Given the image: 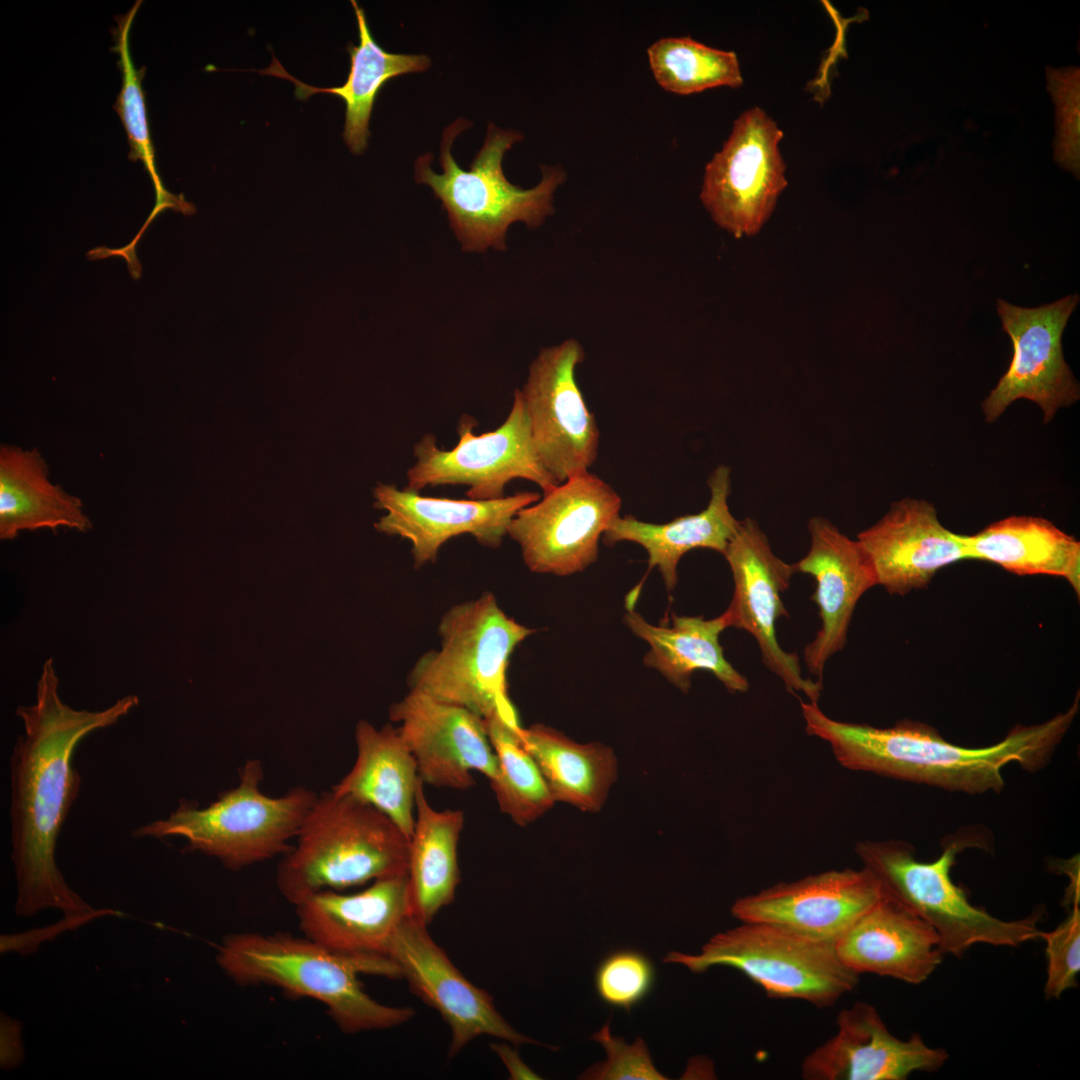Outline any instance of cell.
<instances>
[{
  "label": "cell",
  "mask_w": 1080,
  "mask_h": 1080,
  "mask_svg": "<svg viewBox=\"0 0 1080 1080\" xmlns=\"http://www.w3.org/2000/svg\"><path fill=\"white\" fill-rule=\"evenodd\" d=\"M419 781L415 794L416 817L410 839L408 879L412 916L429 925L450 905L460 881L458 841L464 826L461 810H436Z\"/></svg>",
  "instance_id": "32"
},
{
  "label": "cell",
  "mask_w": 1080,
  "mask_h": 1080,
  "mask_svg": "<svg viewBox=\"0 0 1080 1080\" xmlns=\"http://www.w3.org/2000/svg\"><path fill=\"white\" fill-rule=\"evenodd\" d=\"M373 494L374 506L386 511L375 528L409 540L417 568L435 562L444 543L463 534L484 547H499L517 512L541 498L530 491L496 500L438 498L386 484L376 486Z\"/></svg>",
  "instance_id": "19"
},
{
  "label": "cell",
  "mask_w": 1080,
  "mask_h": 1080,
  "mask_svg": "<svg viewBox=\"0 0 1080 1080\" xmlns=\"http://www.w3.org/2000/svg\"><path fill=\"white\" fill-rule=\"evenodd\" d=\"M732 572L734 593L726 609L731 627L747 631L756 640L763 664L783 682L786 690L802 692L818 703L822 682L802 675L796 653L778 643L776 625L789 617L782 594L796 573L794 564L778 557L766 534L751 518L740 520L737 532L722 554Z\"/></svg>",
  "instance_id": "14"
},
{
  "label": "cell",
  "mask_w": 1080,
  "mask_h": 1080,
  "mask_svg": "<svg viewBox=\"0 0 1080 1080\" xmlns=\"http://www.w3.org/2000/svg\"><path fill=\"white\" fill-rule=\"evenodd\" d=\"M356 760L332 788L388 816L410 840L415 824V794L420 778L415 759L397 728L377 729L366 720L355 729Z\"/></svg>",
  "instance_id": "26"
},
{
  "label": "cell",
  "mask_w": 1080,
  "mask_h": 1080,
  "mask_svg": "<svg viewBox=\"0 0 1080 1080\" xmlns=\"http://www.w3.org/2000/svg\"><path fill=\"white\" fill-rule=\"evenodd\" d=\"M841 961L858 973L920 984L941 964L936 931L888 896L861 916L835 943Z\"/></svg>",
  "instance_id": "24"
},
{
  "label": "cell",
  "mask_w": 1080,
  "mask_h": 1080,
  "mask_svg": "<svg viewBox=\"0 0 1080 1080\" xmlns=\"http://www.w3.org/2000/svg\"><path fill=\"white\" fill-rule=\"evenodd\" d=\"M810 546L796 563V573L815 580L811 600L817 605L821 626L804 649L806 667L822 682L828 660L841 651L855 607L862 595L878 585L873 566L857 540L842 533L826 518L808 521Z\"/></svg>",
  "instance_id": "21"
},
{
  "label": "cell",
  "mask_w": 1080,
  "mask_h": 1080,
  "mask_svg": "<svg viewBox=\"0 0 1080 1080\" xmlns=\"http://www.w3.org/2000/svg\"><path fill=\"white\" fill-rule=\"evenodd\" d=\"M982 836L965 832L951 836L941 855L921 861L914 847L901 840H864L855 845L863 867L879 881L884 893L927 922L937 933L944 954L962 956L971 946L984 943L1017 947L1039 938L1040 912L1006 921L973 905L951 877L957 855L982 847Z\"/></svg>",
  "instance_id": "6"
},
{
  "label": "cell",
  "mask_w": 1080,
  "mask_h": 1080,
  "mask_svg": "<svg viewBox=\"0 0 1080 1080\" xmlns=\"http://www.w3.org/2000/svg\"><path fill=\"white\" fill-rule=\"evenodd\" d=\"M1069 916L1054 930L1039 932L1046 942L1047 979L1044 994L1058 999L1066 990L1075 988L1080 972V908L1079 883L1074 885Z\"/></svg>",
  "instance_id": "37"
},
{
  "label": "cell",
  "mask_w": 1080,
  "mask_h": 1080,
  "mask_svg": "<svg viewBox=\"0 0 1080 1080\" xmlns=\"http://www.w3.org/2000/svg\"><path fill=\"white\" fill-rule=\"evenodd\" d=\"M427 926L408 916L397 929L387 956L398 966L410 990L435 1009L449 1026L448 1058L455 1057L468 1043L484 1035L515 1046L540 1044L507 1023L492 996L457 969L430 936Z\"/></svg>",
  "instance_id": "16"
},
{
  "label": "cell",
  "mask_w": 1080,
  "mask_h": 1080,
  "mask_svg": "<svg viewBox=\"0 0 1080 1080\" xmlns=\"http://www.w3.org/2000/svg\"><path fill=\"white\" fill-rule=\"evenodd\" d=\"M1078 701L1043 723L1017 725L998 743L979 748L953 744L918 721L880 728L835 720L818 703L801 701L800 707L806 732L825 741L846 769L978 795L1001 792L1002 770L1011 763L1031 772L1044 768L1073 723Z\"/></svg>",
  "instance_id": "2"
},
{
  "label": "cell",
  "mask_w": 1080,
  "mask_h": 1080,
  "mask_svg": "<svg viewBox=\"0 0 1080 1080\" xmlns=\"http://www.w3.org/2000/svg\"><path fill=\"white\" fill-rule=\"evenodd\" d=\"M141 1H136L124 15L117 16L114 29L115 50L119 56L118 66L122 73V87L114 104V109L122 120L130 145L129 159L141 160L148 171L156 191L155 207L147 219L149 224L164 209L170 208L184 214H191L194 207L183 197L175 196L165 190L155 166V152L147 120L145 94L142 79L145 67L137 70L129 50V33Z\"/></svg>",
  "instance_id": "35"
},
{
  "label": "cell",
  "mask_w": 1080,
  "mask_h": 1080,
  "mask_svg": "<svg viewBox=\"0 0 1080 1080\" xmlns=\"http://www.w3.org/2000/svg\"><path fill=\"white\" fill-rule=\"evenodd\" d=\"M621 506L612 486L587 471L519 510L508 536L518 543L530 571L570 576L597 560L600 539L620 516Z\"/></svg>",
  "instance_id": "12"
},
{
  "label": "cell",
  "mask_w": 1080,
  "mask_h": 1080,
  "mask_svg": "<svg viewBox=\"0 0 1080 1080\" xmlns=\"http://www.w3.org/2000/svg\"><path fill=\"white\" fill-rule=\"evenodd\" d=\"M1049 87L1058 108L1059 162L1073 172L1079 171V93L1078 70L1070 69L1063 74L1050 70Z\"/></svg>",
  "instance_id": "39"
},
{
  "label": "cell",
  "mask_w": 1080,
  "mask_h": 1080,
  "mask_svg": "<svg viewBox=\"0 0 1080 1080\" xmlns=\"http://www.w3.org/2000/svg\"><path fill=\"white\" fill-rule=\"evenodd\" d=\"M25 1060L22 1024L5 1013L0 1015V1067L12 1070Z\"/></svg>",
  "instance_id": "41"
},
{
  "label": "cell",
  "mask_w": 1080,
  "mask_h": 1080,
  "mask_svg": "<svg viewBox=\"0 0 1080 1080\" xmlns=\"http://www.w3.org/2000/svg\"><path fill=\"white\" fill-rule=\"evenodd\" d=\"M591 1039L600 1043L607 1054V1059L590 1067L580 1078L593 1080H665L653 1065L647 1045L642 1038L633 1044H627L622 1038L614 1037L609 1028V1021Z\"/></svg>",
  "instance_id": "38"
},
{
  "label": "cell",
  "mask_w": 1080,
  "mask_h": 1080,
  "mask_svg": "<svg viewBox=\"0 0 1080 1080\" xmlns=\"http://www.w3.org/2000/svg\"><path fill=\"white\" fill-rule=\"evenodd\" d=\"M584 356L575 339L542 349L520 390L535 451L558 484L589 471L598 455L599 428L575 376Z\"/></svg>",
  "instance_id": "13"
},
{
  "label": "cell",
  "mask_w": 1080,
  "mask_h": 1080,
  "mask_svg": "<svg viewBox=\"0 0 1080 1080\" xmlns=\"http://www.w3.org/2000/svg\"><path fill=\"white\" fill-rule=\"evenodd\" d=\"M471 125L469 120L458 118L447 126L440 144L442 173L433 170V155L426 153L415 161L414 178L417 183L429 186L441 201L464 251L484 252L489 247L505 250L511 224L523 222L535 228L553 214L554 193L565 181L566 173L561 166L543 165L542 178L536 186L523 189L510 183L504 175L502 161L523 135L491 122L470 169L460 168L451 147L456 137Z\"/></svg>",
  "instance_id": "4"
},
{
  "label": "cell",
  "mask_w": 1080,
  "mask_h": 1080,
  "mask_svg": "<svg viewBox=\"0 0 1080 1080\" xmlns=\"http://www.w3.org/2000/svg\"><path fill=\"white\" fill-rule=\"evenodd\" d=\"M239 778L237 786L220 793L207 807L181 800L166 818L137 827L133 836L182 837L185 851L214 857L233 871L282 857L292 848L290 842L318 794L295 786L278 797L266 795L260 789L259 760L246 761Z\"/></svg>",
  "instance_id": "7"
},
{
  "label": "cell",
  "mask_w": 1080,
  "mask_h": 1080,
  "mask_svg": "<svg viewBox=\"0 0 1080 1080\" xmlns=\"http://www.w3.org/2000/svg\"><path fill=\"white\" fill-rule=\"evenodd\" d=\"M497 760L490 781L498 806L517 825L526 826L553 807L555 801L522 740L520 724L498 713L484 719Z\"/></svg>",
  "instance_id": "33"
},
{
  "label": "cell",
  "mask_w": 1080,
  "mask_h": 1080,
  "mask_svg": "<svg viewBox=\"0 0 1080 1080\" xmlns=\"http://www.w3.org/2000/svg\"><path fill=\"white\" fill-rule=\"evenodd\" d=\"M969 559L988 561L1017 575L1066 579L1080 593V543L1050 521L1010 516L964 535Z\"/></svg>",
  "instance_id": "30"
},
{
  "label": "cell",
  "mask_w": 1080,
  "mask_h": 1080,
  "mask_svg": "<svg viewBox=\"0 0 1080 1080\" xmlns=\"http://www.w3.org/2000/svg\"><path fill=\"white\" fill-rule=\"evenodd\" d=\"M856 540L873 566L877 584L890 594L922 589L940 569L969 559L964 535L944 527L934 505L925 500L892 503Z\"/></svg>",
  "instance_id": "22"
},
{
  "label": "cell",
  "mask_w": 1080,
  "mask_h": 1080,
  "mask_svg": "<svg viewBox=\"0 0 1080 1080\" xmlns=\"http://www.w3.org/2000/svg\"><path fill=\"white\" fill-rule=\"evenodd\" d=\"M491 1048L506 1066L512 1079H539L520 1059L518 1053L506 1043H491Z\"/></svg>",
  "instance_id": "42"
},
{
  "label": "cell",
  "mask_w": 1080,
  "mask_h": 1080,
  "mask_svg": "<svg viewBox=\"0 0 1080 1080\" xmlns=\"http://www.w3.org/2000/svg\"><path fill=\"white\" fill-rule=\"evenodd\" d=\"M410 840L375 807L331 790L317 795L281 857L276 884L292 905L323 890L343 891L408 874Z\"/></svg>",
  "instance_id": "5"
},
{
  "label": "cell",
  "mask_w": 1080,
  "mask_h": 1080,
  "mask_svg": "<svg viewBox=\"0 0 1080 1080\" xmlns=\"http://www.w3.org/2000/svg\"><path fill=\"white\" fill-rule=\"evenodd\" d=\"M885 893L865 867L829 870L776 883L738 898L731 907L740 922H765L835 944Z\"/></svg>",
  "instance_id": "17"
},
{
  "label": "cell",
  "mask_w": 1080,
  "mask_h": 1080,
  "mask_svg": "<svg viewBox=\"0 0 1080 1080\" xmlns=\"http://www.w3.org/2000/svg\"><path fill=\"white\" fill-rule=\"evenodd\" d=\"M389 718L410 749L418 776L437 788L465 790L480 772L489 782L497 760L485 721L472 711L410 689L389 708Z\"/></svg>",
  "instance_id": "18"
},
{
  "label": "cell",
  "mask_w": 1080,
  "mask_h": 1080,
  "mask_svg": "<svg viewBox=\"0 0 1080 1080\" xmlns=\"http://www.w3.org/2000/svg\"><path fill=\"white\" fill-rule=\"evenodd\" d=\"M66 527L85 532L92 527L81 500L48 478L36 449L0 448V538L12 540L22 531Z\"/></svg>",
  "instance_id": "29"
},
{
  "label": "cell",
  "mask_w": 1080,
  "mask_h": 1080,
  "mask_svg": "<svg viewBox=\"0 0 1080 1080\" xmlns=\"http://www.w3.org/2000/svg\"><path fill=\"white\" fill-rule=\"evenodd\" d=\"M534 632L509 617L490 592L458 603L439 621L440 649L420 656L408 685L483 719L498 713L520 724L507 693L506 671L515 648Z\"/></svg>",
  "instance_id": "8"
},
{
  "label": "cell",
  "mask_w": 1080,
  "mask_h": 1080,
  "mask_svg": "<svg viewBox=\"0 0 1080 1080\" xmlns=\"http://www.w3.org/2000/svg\"><path fill=\"white\" fill-rule=\"evenodd\" d=\"M1079 297L1068 295L1037 308H1023L997 300L1003 330L1013 345L1008 370L982 403L992 423L1018 399L1036 403L1048 423L1061 407L1075 403L1079 385L1062 351V334Z\"/></svg>",
  "instance_id": "15"
},
{
  "label": "cell",
  "mask_w": 1080,
  "mask_h": 1080,
  "mask_svg": "<svg viewBox=\"0 0 1080 1080\" xmlns=\"http://www.w3.org/2000/svg\"><path fill=\"white\" fill-rule=\"evenodd\" d=\"M138 704L136 695H128L100 711L72 708L60 697L54 661L48 658L35 702L18 706L24 733L9 762L17 916L32 917L48 908L67 916L94 909L67 884L55 859L58 836L80 789L72 757L88 734L117 723Z\"/></svg>",
  "instance_id": "1"
},
{
  "label": "cell",
  "mask_w": 1080,
  "mask_h": 1080,
  "mask_svg": "<svg viewBox=\"0 0 1080 1080\" xmlns=\"http://www.w3.org/2000/svg\"><path fill=\"white\" fill-rule=\"evenodd\" d=\"M784 136L761 108L742 112L706 164L700 199L712 220L735 238L755 236L787 187L779 144Z\"/></svg>",
  "instance_id": "11"
},
{
  "label": "cell",
  "mask_w": 1080,
  "mask_h": 1080,
  "mask_svg": "<svg viewBox=\"0 0 1080 1080\" xmlns=\"http://www.w3.org/2000/svg\"><path fill=\"white\" fill-rule=\"evenodd\" d=\"M521 736L555 803L584 812L601 810L618 773L617 758L609 746L578 743L543 724L522 728Z\"/></svg>",
  "instance_id": "31"
},
{
  "label": "cell",
  "mask_w": 1080,
  "mask_h": 1080,
  "mask_svg": "<svg viewBox=\"0 0 1080 1080\" xmlns=\"http://www.w3.org/2000/svg\"><path fill=\"white\" fill-rule=\"evenodd\" d=\"M476 425L472 417L462 416L458 443L450 450L438 448L434 435H424L413 448L416 460L407 470L406 488L419 492L461 484L468 487V499L496 500L506 496V485L514 479L529 480L543 493L558 485L535 451L520 390L498 428L475 435Z\"/></svg>",
  "instance_id": "10"
},
{
  "label": "cell",
  "mask_w": 1080,
  "mask_h": 1080,
  "mask_svg": "<svg viewBox=\"0 0 1080 1080\" xmlns=\"http://www.w3.org/2000/svg\"><path fill=\"white\" fill-rule=\"evenodd\" d=\"M710 499L705 509L677 517L664 524L638 520L632 515L618 516L602 536L606 545L629 541L642 546L648 555L649 569L657 567L668 592L678 582L680 559L696 548L723 554L738 530L740 520L731 513V469L718 465L708 477Z\"/></svg>",
  "instance_id": "25"
},
{
  "label": "cell",
  "mask_w": 1080,
  "mask_h": 1080,
  "mask_svg": "<svg viewBox=\"0 0 1080 1080\" xmlns=\"http://www.w3.org/2000/svg\"><path fill=\"white\" fill-rule=\"evenodd\" d=\"M663 961L697 974L715 966L734 968L771 998L803 1000L818 1008L834 1005L859 982L835 944L765 922H741L714 935L699 954L673 951Z\"/></svg>",
  "instance_id": "9"
},
{
  "label": "cell",
  "mask_w": 1080,
  "mask_h": 1080,
  "mask_svg": "<svg viewBox=\"0 0 1080 1080\" xmlns=\"http://www.w3.org/2000/svg\"><path fill=\"white\" fill-rule=\"evenodd\" d=\"M216 962L239 985H269L320 1002L347 1034L391 1029L415 1015L376 1001L359 981L360 974L401 978L388 956L338 953L304 935L238 932L223 938Z\"/></svg>",
  "instance_id": "3"
},
{
  "label": "cell",
  "mask_w": 1080,
  "mask_h": 1080,
  "mask_svg": "<svg viewBox=\"0 0 1080 1080\" xmlns=\"http://www.w3.org/2000/svg\"><path fill=\"white\" fill-rule=\"evenodd\" d=\"M625 625L650 646L644 664L656 669L683 693L691 687L696 670L713 674L731 693L749 689L747 678L725 658L720 634L731 627L728 612L705 619L702 616L673 614L671 625H653L633 609L623 617Z\"/></svg>",
  "instance_id": "27"
},
{
  "label": "cell",
  "mask_w": 1080,
  "mask_h": 1080,
  "mask_svg": "<svg viewBox=\"0 0 1080 1080\" xmlns=\"http://www.w3.org/2000/svg\"><path fill=\"white\" fill-rule=\"evenodd\" d=\"M647 56L656 82L671 93L690 95L743 84L735 52L710 47L689 36L663 37L648 47Z\"/></svg>",
  "instance_id": "34"
},
{
  "label": "cell",
  "mask_w": 1080,
  "mask_h": 1080,
  "mask_svg": "<svg viewBox=\"0 0 1080 1080\" xmlns=\"http://www.w3.org/2000/svg\"><path fill=\"white\" fill-rule=\"evenodd\" d=\"M655 979L652 961L639 951L625 949L610 953L599 963L594 983L604 1003L630 1011L650 994Z\"/></svg>",
  "instance_id": "36"
},
{
  "label": "cell",
  "mask_w": 1080,
  "mask_h": 1080,
  "mask_svg": "<svg viewBox=\"0 0 1080 1080\" xmlns=\"http://www.w3.org/2000/svg\"><path fill=\"white\" fill-rule=\"evenodd\" d=\"M114 914L115 911L112 909H93L79 915H64L61 920L44 927L19 933L2 934L0 937V951L2 954L16 952L21 956H29L37 952L42 943L52 941L66 931L75 930L96 918Z\"/></svg>",
  "instance_id": "40"
},
{
  "label": "cell",
  "mask_w": 1080,
  "mask_h": 1080,
  "mask_svg": "<svg viewBox=\"0 0 1080 1080\" xmlns=\"http://www.w3.org/2000/svg\"><path fill=\"white\" fill-rule=\"evenodd\" d=\"M357 19L359 43H349L350 70L342 86L314 87L291 76L273 57L271 65L259 71L286 78L295 84V96L306 100L315 93H329L342 98L346 105L343 139L350 151L359 155L365 151L369 138V120L376 97L385 83L397 76L426 71L431 59L425 54L391 53L384 50L374 39L365 11L355 0L351 1Z\"/></svg>",
  "instance_id": "28"
},
{
  "label": "cell",
  "mask_w": 1080,
  "mask_h": 1080,
  "mask_svg": "<svg viewBox=\"0 0 1080 1080\" xmlns=\"http://www.w3.org/2000/svg\"><path fill=\"white\" fill-rule=\"evenodd\" d=\"M294 906L303 935L329 950L387 956L397 929L412 915L408 874L378 879L352 894L319 891Z\"/></svg>",
  "instance_id": "23"
},
{
  "label": "cell",
  "mask_w": 1080,
  "mask_h": 1080,
  "mask_svg": "<svg viewBox=\"0 0 1080 1080\" xmlns=\"http://www.w3.org/2000/svg\"><path fill=\"white\" fill-rule=\"evenodd\" d=\"M836 1024V1034L803 1059V1079L906 1080L916 1071L939 1070L949 1058L918 1033L907 1040L894 1036L867 1002L842 1009Z\"/></svg>",
  "instance_id": "20"
}]
</instances>
